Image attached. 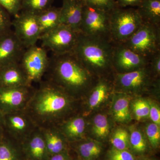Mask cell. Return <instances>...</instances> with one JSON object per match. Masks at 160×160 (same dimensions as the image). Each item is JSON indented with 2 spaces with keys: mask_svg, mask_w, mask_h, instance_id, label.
Segmentation results:
<instances>
[{
  "mask_svg": "<svg viewBox=\"0 0 160 160\" xmlns=\"http://www.w3.org/2000/svg\"><path fill=\"white\" fill-rule=\"evenodd\" d=\"M83 4L81 0H63L60 8L61 24L80 33Z\"/></svg>",
  "mask_w": 160,
  "mask_h": 160,
  "instance_id": "13",
  "label": "cell"
},
{
  "mask_svg": "<svg viewBox=\"0 0 160 160\" xmlns=\"http://www.w3.org/2000/svg\"><path fill=\"white\" fill-rule=\"evenodd\" d=\"M41 35L57 27L61 24L60 8L49 9L36 14Z\"/></svg>",
  "mask_w": 160,
  "mask_h": 160,
  "instance_id": "17",
  "label": "cell"
},
{
  "mask_svg": "<svg viewBox=\"0 0 160 160\" xmlns=\"http://www.w3.org/2000/svg\"><path fill=\"white\" fill-rule=\"evenodd\" d=\"M109 89L108 83L103 80H100L93 88L89 98V107L93 109L99 105L106 99Z\"/></svg>",
  "mask_w": 160,
  "mask_h": 160,
  "instance_id": "18",
  "label": "cell"
},
{
  "mask_svg": "<svg viewBox=\"0 0 160 160\" xmlns=\"http://www.w3.org/2000/svg\"><path fill=\"white\" fill-rule=\"evenodd\" d=\"M79 149L81 155L87 160L98 156L102 151L101 146L98 143L92 142L82 144Z\"/></svg>",
  "mask_w": 160,
  "mask_h": 160,
  "instance_id": "24",
  "label": "cell"
},
{
  "mask_svg": "<svg viewBox=\"0 0 160 160\" xmlns=\"http://www.w3.org/2000/svg\"><path fill=\"white\" fill-rule=\"evenodd\" d=\"M9 13L0 6V36L11 31L12 22L10 20Z\"/></svg>",
  "mask_w": 160,
  "mask_h": 160,
  "instance_id": "31",
  "label": "cell"
},
{
  "mask_svg": "<svg viewBox=\"0 0 160 160\" xmlns=\"http://www.w3.org/2000/svg\"><path fill=\"white\" fill-rule=\"evenodd\" d=\"M0 160H15L14 151L6 143H0Z\"/></svg>",
  "mask_w": 160,
  "mask_h": 160,
  "instance_id": "33",
  "label": "cell"
},
{
  "mask_svg": "<svg viewBox=\"0 0 160 160\" xmlns=\"http://www.w3.org/2000/svg\"><path fill=\"white\" fill-rule=\"evenodd\" d=\"M19 62L9 64L0 69V86L19 87L24 86L28 81Z\"/></svg>",
  "mask_w": 160,
  "mask_h": 160,
  "instance_id": "14",
  "label": "cell"
},
{
  "mask_svg": "<svg viewBox=\"0 0 160 160\" xmlns=\"http://www.w3.org/2000/svg\"><path fill=\"white\" fill-rule=\"evenodd\" d=\"M80 33L68 26L60 24L41 35L42 47L56 55L73 52L77 44Z\"/></svg>",
  "mask_w": 160,
  "mask_h": 160,
  "instance_id": "5",
  "label": "cell"
},
{
  "mask_svg": "<svg viewBox=\"0 0 160 160\" xmlns=\"http://www.w3.org/2000/svg\"><path fill=\"white\" fill-rule=\"evenodd\" d=\"M133 109L137 120H140L149 116L150 104L145 100H137L133 104Z\"/></svg>",
  "mask_w": 160,
  "mask_h": 160,
  "instance_id": "28",
  "label": "cell"
},
{
  "mask_svg": "<svg viewBox=\"0 0 160 160\" xmlns=\"http://www.w3.org/2000/svg\"><path fill=\"white\" fill-rule=\"evenodd\" d=\"M25 48L13 31L0 36V69L19 62Z\"/></svg>",
  "mask_w": 160,
  "mask_h": 160,
  "instance_id": "10",
  "label": "cell"
},
{
  "mask_svg": "<svg viewBox=\"0 0 160 160\" xmlns=\"http://www.w3.org/2000/svg\"><path fill=\"white\" fill-rule=\"evenodd\" d=\"M149 66L150 70L157 75L160 73V51L152 56L149 59Z\"/></svg>",
  "mask_w": 160,
  "mask_h": 160,
  "instance_id": "34",
  "label": "cell"
},
{
  "mask_svg": "<svg viewBox=\"0 0 160 160\" xmlns=\"http://www.w3.org/2000/svg\"><path fill=\"white\" fill-rule=\"evenodd\" d=\"M143 23L137 9L115 8L109 12L111 40L116 44L126 42Z\"/></svg>",
  "mask_w": 160,
  "mask_h": 160,
  "instance_id": "3",
  "label": "cell"
},
{
  "mask_svg": "<svg viewBox=\"0 0 160 160\" xmlns=\"http://www.w3.org/2000/svg\"><path fill=\"white\" fill-rule=\"evenodd\" d=\"M46 49L36 45L27 48L21 58V66L28 81L38 80L49 65Z\"/></svg>",
  "mask_w": 160,
  "mask_h": 160,
  "instance_id": "8",
  "label": "cell"
},
{
  "mask_svg": "<svg viewBox=\"0 0 160 160\" xmlns=\"http://www.w3.org/2000/svg\"><path fill=\"white\" fill-rule=\"evenodd\" d=\"M130 143L132 149L135 151L143 152L146 150V141L141 132L138 130L132 132L130 137Z\"/></svg>",
  "mask_w": 160,
  "mask_h": 160,
  "instance_id": "27",
  "label": "cell"
},
{
  "mask_svg": "<svg viewBox=\"0 0 160 160\" xmlns=\"http://www.w3.org/2000/svg\"><path fill=\"white\" fill-rule=\"evenodd\" d=\"M151 71L148 65L135 71L124 73H117L116 78L115 77L117 85L124 90H141L149 83Z\"/></svg>",
  "mask_w": 160,
  "mask_h": 160,
  "instance_id": "12",
  "label": "cell"
},
{
  "mask_svg": "<svg viewBox=\"0 0 160 160\" xmlns=\"http://www.w3.org/2000/svg\"><path fill=\"white\" fill-rule=\"evenodd\" d=\"M25 96L23 87H0V105L4 107H14L22 102Z\"/></svg>",
  "mask_w": 160,
  "mask_h": 160,
  "instance_id": "16",
  "label": "cell"
},
{
  "mask_svg": "<svg viewBox=\"0 0 160 160\" xmlns=\"http://www.w3.org/2000/svg\"><path fill=\"white\" fill-rule=\"evenodd\" d=\"M10 122L12 127L18 130H22L26 127L25 121L20 117L14 116L10 118Z\"/></svg>",
  "mask_w": 160,
  "mask_h": 160,
  "instance_id": "36",
  "label": "cell"
},
{
  "mask_svg": "<svg viewBox=\"0 0 160 160\" xmlns=\"http://www.w3.org/2000/svg\"><path fill=\"white\" fill-rule=\"evenodd\" d=\"M15 34L25 48L36 45L41 36L36 14L25 11L12 22Z\"/></svg>",
  "mask_w": 160,
  "mask_h": 160,
  "instance_id": "7",
  "label": "cell"
},
{
  "mask_svg": "<svg viewBox=\"0 0 160 160\" xmlns=\"http://www.w3.org/2000/svg\"><path fill=\"white\" fill-rule=\"evenodd\" d=\"M50 60L57 80L65 87L80 89L90 82L91 73L74 52L53 54Z\"/></svg>",
  "mask_w": 160,
  "mask_h": 160,
  "instance_id": "2",
  "label": "cell"
},
{
  "mask_svg": "<svg viewBox=\"0 0 160 160\" xmlns=\"http://www.w3.org/2000/svg\"><path fill=\"white\" fill-rule=\"evenodd\" d=\"M46 144L42 138L35 137L31 140L30 143V151L33 157L41 159L45 154Z\"/></svg>",
  "mask_w": 160,
  "mask_h": 160,
  "instance_id": "25",
  "label": "cell"
},
{
  "mask_svg": "<svg viewBox=\"0 0 160 160\" xmlns=\"http://www.w3.org/2000/svg\"><path fill=\"white\" fill-rule=\"evenodd\" d=\"M159 126L152 123L149 124L146 129V134L152 146L157 148L160 144V129Z\"/></svg>",
  "mask_w": 160,
  "mask_h": 160,
  "instance_id": "29",
  "label": "cell"
},
{
  "mask_svg": "<svg viewBox=\"0 0 160 160\" xmlns=\"http://www.w3.org/2000/svg\"><path fill=\"white\" fill-rule=\"evenodd\" d=\"M80 33L89 36L111 39L110 34L109 12L83 5Z\"/></svg>",
  "mask_w": 160,
  "mask_h": 160,
  "instance_id": "6",
  "label": "cell"
},
{
  "mask_svg": "<svg viewBox=\"0 0 160 160\" xmlns=\"http://www.w3.org/2000/svg\"><path fill=\"white\" fill-rule=\"evenodd\" d=\"M114 148L119 150H126L129 147V135L125 129H118L115 131L110 140Z\"/></svg>",
  "mask_w": 160,
  "mask_h": 160,
  "instance_id": "21",
  "label": "cell"
},
{
  "mask_svg": "<svg viewBox=\"0 0 160 160\" xmlns=\"http://www.w3.org/2000/svg\"><path fill=\"white\" fill-rule=\"evenodd\" d=\"M109 125L105 115L98 114L93 120V132L98 137L106 138L109 132Z\"/></svg>",
  "mask_w": 160,
  "mask_h": 160,
  "instance_id": "23",
  "label": "cell"
},
{
  "mask_svg": "<svg viewBox=\"0 0 160 160\" xmlns=\"http://www.w3.org/2000/svg\"><path fill=\"white\" fill-rule=\"evenodd\" d=\"M37 102V110L40 114L49 115L65 108L66 99L60 91L53 87H46L40 92Z\"/></svg>",
  "mask_w": 160,
  "mask_h": 160,
  "instance_id": "11",
  "label": "cell"
},
{
  "mask_svg": "<svg viewBox=\"0 0 160 160\" xmlns=\"http://www.w3.org/2000/svg\"><path fill=\"white\" fill-rule=\"evenodd\" d=\"M53 142L52 153H58L62 150L63 148V142L60 138L56 135L51 134Z\"/></svg>",
  "mask_w": 160,
  "mask_h": 160,
  "instance_id": "37",
  "label": "cell"
},
{
  "mask_svg": "<svg viewBox=\"0 0 160 160\" xmlns=\"http://www.w3.org/2000/svg\"><path fill=\"white\" fill-rule=\"evenodd\" d=\"M115 45L110 39L80 33L73 52L90 73H99L113 69L112 56Z\"/></svg>",
  "mask_w": 160,
  "mask_h": 160,
  "instance_id": "1",
  "label": "cell"
},
{
  "mask_svg": "<svg viewBox=\"0 0 160 160\" xmlns=\"http://www.w3.org/2000/svg\"><path fill=\"white\" fill-rule=\"evenodd\" d=\"M113 111L114 118L118 122H125L130 120L128 99L126 97L118 99L113 106Z\"/></svg>",
  "mask_w": 160,
  "mask_h": 160,
  "instance_id": "19",
  "label": "cell"
},
{
  "mask_svg": "<svg viewBox=\"0 0 160 160\" xmlns=\"http://www.w3.org/2000/svg\"><path fill=\"white\" fill-rule=\"evenodd\" d=\"M109 160H135L134 156L127 150H119L113 148L108 153Z\"/></svg>",
  "mask_w": 160,
  "mask_h": 160,
  "instance_id": "32",
  "label": "cell"
},
{
  "mask_svg": "<svg viewBox=\"0 0 160 160\" xmlns=\"http://www.w3.org/2000/svg\"><path fill=\"white\" fill-rule=\"evenodd\" d=\"M137 9L143 22L160 26V0H142Z\"/></svg>",
  "mask_w": 160,
  "mask_h": 160,
  "instance_id": "15",
  "label": "cell"
},
{
  "mask_svg": "<svg viewBox=\"0 0 160 160\" xmlns=\"http://www.w3.org/2000/svg\"><path fill=\"white\" fill-rule=\"evenodd\" d=\"M52 0H23L22 8L25 11L38 14L49 9Z\"/></svg>",
  "mask_w": 160,
  "mask_h": 160,
  "instance_id": "20",
  "label": "cell"
},
{
  "mask_svg": "<svg viewBox=\"0 0 160 160\" xmlns=\"http://www.w3.org/2000/svg\"><path fill=\"white\" fill-rule=\"evenodd\" d=\"M149 59L138 54L122 44L115 46L112 56V66L117 73H124L138 70L148 66Z\"/></svg>",
  "mask_w": 160,
  "mask_h": 160,
  "instance_id": "9",
  "label": "cell"
},
{
  "mask_svg": "<svg viewBox=\"0 0 160 160\" xmlns=\"http://www.w3.org/2000/svg\"><path fill=\"white\" fill-rule=\"evenodd\" d=\"M23 0H0V6L9 14L15 16L18 14L22 8Z\"/></svg>",
  "mask_w": 160,
  "mask_h": 160,
  "instance_id": "30",
  "label": "cell"
},
{
  "mask_svg": "<svg viewBox=\"0 0 160 160\" xmlns=\"http://www.w3.org/2000/svg\"><path fill=\"white\" fill-rule=\"evenodd\" d=\"M116 2L118 7L123 8L128 6L138 7L142 3V0H117Z\"/></svg>",
  "mask_w": 160,
  "mask_h": 160,
  "instance_id": "38",
  "label": "cell"
},
{
  "mask_svg": "<svg viewBox=\"0 0 160 160\" xmlns=\"http://www.w3.org/2000/svg\"><path fill=\"white\" fill-rule=\"evenodd\" d=\"M85 129V122L81 118L74 119L69 122L66 127L67 133L72 137H77L83 133Z\"/></svg>",
  "mask_w": 160,
  "mask_h": 160,
  "instance_id": "26",
  "label": "cell"
},
{
  "mask_svg": "<svg viewBox=\"0 0 160 160\" xmlns=\"http://www.w3.org/2000/svg\"><path fill=\"white\" fill-rule=\"evenodd\" d=\"M125 46L141 55L150 59L160 51V26L144 22L124 43Z\"/></svg>",
  "mask_w": 160,
  "mask_h": 160,
  "instance_id": "4",
  "label": "cell"
},
{
  "mask_svg": "<svg viewBox=\"0 0 160 160\" xmlns=\"http://www.w3.org/2000/svg\"><path fill=\"white\" fill-rule=\"evenodd\" d=\"M51 160H66V158L62 154H57L52 158Z\"/></svg>",
  "mask_w": 160,
  "mask_h": 160,
  "instance_id": "39",
  "label": "cell"
},
{
  "mask_svg": "<svg viewBox=\"0 0 160 160\" xmlns=\"http://www.w3.org/2000/svg\"><path fill=\"white\" fill-rule=\"evenodd\" d=\"M149 116L153 122L158 126L160 124V111L158 106L155 105H150Z\"/></svg>",
  "mask_w": 160,
  "mask_h": 160,
  "instance_id": "35",
  "label": "cell"
},
{
  "mask_svg": "<svg viewBox=\"0 0 160 160\" xmlns=\"http://www.w3.org/2000/svg\"><path fill=\"white\" fill-rule=\"evenodd\" d=\"M84 6L110 12L118 6L115 0H81Z\"/></svg>",
  "mask_w": 160,
  "mask_h": 160,
  "instance_id": "22",
  "label": "cell"
}]
</instances>
